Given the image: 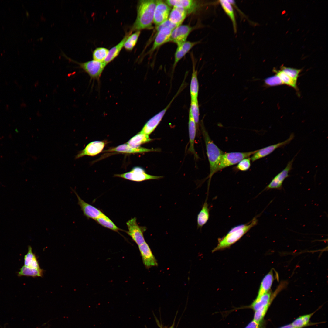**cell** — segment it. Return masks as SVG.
<instances>
[{"label":"cell","mask_w":328,"mask_h":328,"mask_svg":"<svg viewBox=\"0 0 328 328\" xmlns=\"http://www.w3.org/2000/svg\"><path fill=\"white\" fill-rule=\"evenodd\" d=\"M156 5V0H141L138 1L137 17L131 31H140L152 28Z\"/></svg>","instance_id":"cell-1"},{"label":"cell","mask_w":328,"mask_h":328,"mask_svg":"<svg viewBox=\"0 0 328 328\" xmlns=\"http://www.w3.org/2000/svg\"><path fill=\"white\" fill-rule=\"evenodd\" d=\"M257 217H254L247 223L238 225L232 228L226 235L218 239L217 246L212 250V252L228 248L236 242L252 228L257 224L258 222Z\"/></svg>","instance_id":"cell-2"},{"label":"cell","mask_w":328,"mask_h":328,"mask_svg":"<svg viewBox=\"0 0 328 328\" xmlns=\"http://www.w3.org/2000/svg\"><path fill=\"white\" fill-rule=\"evenodd\" d=\"M201 130L205 142L207 153L209 162V185L213 175L216 173L218 165L224 153L214 143L204 127L201 124Z\"/></svg>","instance_id":"cell-3"},{"label":"cell","mask_w":328,"mask_h":328,"mask_svg":"<svg viewBox=\"0 0 328 328\" xmlns=\"http://www.w3.org/2000/svg\"><path fill=\"white\" fill-rule=\"evenodd\" d=\"M69 60L75 63L89 76L91 79L98 81L107 64L103 62L94 60L81 63L77 62L65 56Z\"/></svg>","instance_id":"cell-4"},{"label":"cell","mask_w":328,"mask_h":328,"mask_svg":"<svg viewBox=\"0 0 328 328\" xmlns=\"http://www.w3.org/2000/svg\"><path fill=\"white\" fill-rule=\"evenodd\" d=\"M256 151L224 153L218 165L216 172L226 167L238 163L244 159L249 158Z\"/></svg>","instance_id":"cell-5"},{"label":"cell","mask_w":328,"mask_h":328,"mask_svg":"<svg viewBox=\"0 0 328 328\" xmlns=\"http://www.w3.org/2000/svg\"><path fill=\"white\" fill-rule=\"evenodd\" d=\"M114 176L138 182L152 179H159L163 178V176H161L148 174L143 168L139 167H135L129 172L121 174H115Z\"/></svg>","instance_id":"cell-6"},{"label":"cell","mask_w":328,"mask_h":328,"mask_svg":"<svg viewBox=\"0 0 328 328\" xmlns=\"http://www.w3.org/2000/svg\"><path fill=\"white\" fill-rule=\"evenodd\" d=\"M126 224L128 231H125V232L138 246L145 241L144 233L146 230L147 228L145 226H139L135 217L129 220Z\"/></svg>","instance_id":"cell-7"},{"label":"cell","mask_w":328,"mask_h":328,"mask_svg":"<svg viewBox=\"0 0 328 328\" xmlns=\"http://www.w3.org/2000/svg\"><path fill=\"white\" fill-rule=\"evenodd\" d=\"M180 91V90L178 91V92L166 108L152 117L146 122L141 131L139 132V133L149 135L155 130L162 120L173 100Z\"/></svg>","instance_id":"cell-8"},{"label":"cell","mask_w":328,"mask_h":328,"mask_svg":"<svg viewBox=\"0 0 328 328\" xmlns=\"http://www.w3.org/2000/svg\"><path fill=\"white\" fill-rule=\"evenodd\" d=\"M294 158V157L289 162L284 169L277 174L272 179L263 191L272 189L280 190L282 189L284 181L286 178L289 176V173L292 169Z\"/></svg>","instance_id":"cell-9"},{"label":"cell","mask_w":328,"mask_h":328,"mask_svg":"<svg viewBox=\"0 0 328 328\" xmlns=\"http://www.w3.org/2000/svg\"><path fill=\"white\" fill-rule=\"evenodd\" d=\"M193 29L192 27L186 25L176 27L172 31L168 42H173L177 46L182 44L186 41Z\"/></svg>","instance_id":"cell-10"},{"label":"cell","mask_w":328,"mask_h":328,"mask_svg":"<svg viewBox=\"0 0 328 328\" xmlns=\"http://www.w3.org/2000/svg\"><path fill=\"white\" fill-rule=\"evenodd\" d=\"M294 137V134L292 133L287 139L283 142L257 150L256 152L250 158L251 160L253 162L268 155L276 149L279 148L283 147L289 143L293 139Z\"/></svg>","instance_id":"cell-11"},{"label":"cell","mask_w":328,"mask_h":328,"mask_svg":"<svg viewBox=\"0 0 328 328\" xmlns=\"http://www.w3.org/2000/svg\"><path fill=\"white\" fill-rule=\"evenodd\" d=\"M77 198L78 204L80 208L84 215L88 219L95 220L104 214L101 210L85 202L78 195L76 191L72 189Z\"/></svg>","instance_id":"cell-12"},{"label":"cell","mask_w":328,"mask_h":328,"mask_svg":"<svg viewBox=\"0 0 328 328\" xmlns=\"http://www.w3.org/2000/svg\"><path fill=\"white\" fill-rule=\"evenodd\" d=\"M171 11L170 7L162 0H156L153 23L157 26L168 19Z\"/></svg>","instance_id":"cell-13"},{"label":"cell","mask_w":328,"mask_h":328,"mask_svg":"<svg viewBox=\"0 0 328 328\" xmlns=\"http://www.w3.org/2000/svg\"><path fill=\"white\" fill-rule=\"evenodd\" d=\"M106 143L102 141H94L88 144L82 150L80 151L76 155L75 159H78L84 156H94L100 153L103 149Z\"/></svg>","instance_id":"cell-14"},{"label":"cell","mask_w":328,"mask_h":328,"mask_svg":"<svg viewBox=\"0 0 328 328\" xmlns=\"http://www.w3.org/2000/svg\"><path fill=\"white\" fill-rule=\"evenodd\" d=\"M143 263L147 268L158 265L157 261L146 242L138 246Z\"/></svg>","instance_id":"cell-15"},{"label":"cell","mask_w":328,"mask_h":328,"mask_svg":"<svg viewBox=\"0 0 328 328\" xmlns=\"http://www.w3.org/2000/svg\"><path fill=\"white\" fill-rule=\"evenodd\" d=\"M165 2L169 7H177L183 8L188 14H190L200 6L197 1L194 0H167Z\"/></svg>","instance_id":"cell-16"},{"label":"cell","mask_w":328,"mask_h":328,"mask_svg":"<svg viewBox=\"0 0 328 328\" xmlns=\"http://www.w3.org/2000/svg\"><path fill=\"white\" fill-rule=\"evenodd\" d=\"M158 149H148L141 147L134 148L130 146L127 144H123L116 147L110 149L105 152H117L123 153H143L150 152L159 151Z\"/></svg>","instance_id":"cell-17"},{"label":"cell","mask_w":328,"mask_h":328,"mask_svg":"<svg viewBox=\"0 0 328 328\" xmlns=\"http://www.w3.org/2000/svg\"><path fill=\"white\" fill-rule=\"evenodd\" d=\"M171 28L165 27L157 32L153 45L149 51L151 53L163 44L168 42L171 33L173 30Z\"/></svg>","instance_id":"cell-18"},{"label":"cell","mask_w":328,"mask_h":328,"mask_svg":"<svg viewBox=\"0 0 328 328\" xmlns=\"http://www.w3.org/2000/svg\"><path fill=\"white\" fill-rule=\"evenodd\" d=\"M199 42L186 41L177 46L174 55V60L173 69H174L179 61Z\"/></svg>","instance_id":"cell-19"},{"label":"cell","mask_w":328,"mask_h":328,"mask_svg":"<svg viewBox=\"0 0 328 328\" xmlns=\"http://www.w3.org/2000/svg\"><path fill=\"white\" fill-rule=\"evenodd\" d=\"M170 11L168 19L176 27L180 25L186 18L187 13L181 8L173 7Z\"/></svg>","instance_id":"cell-20"},{"label":"cell","mask_w":328,"mask_h":328,"mask_svg":"<svg viewBox=\"0 0 328 328\" xmlns=\"http://www.w3.org/2000/svg\"><path fill=\"white\" fill-rule=\"evenodd\" d=\"M188 130L189 137L190 146L188 151L193 154L194 157L197 158L198 155L194 148V140L196 131V127L194 119L192 114L189 112Z\"/></svg>","instance_id":"cell-21"},{"label":"cell","mask_w":328,"mask_h":328,"mask_svg":"<svg viewBox=\"0 0 328 328\" xmlns=\"http://www.w3.org/2000/svg\"><path fill=\"white\" fill-rule=\"evenodd\" d=\"M273 270L271 269L263 278L260 285L256 299H258L269 291L274 280Z\"/></svg>","instance_id":"cell-22"},{"label":"cell","mask_w":328,"mask_h":328,"mask_svg":"<svg viewBox=\"0 0 328 328\" xmlns=\"http://www.w3.org/2000/svg\"><path fill=\"white\" fill-rule=\"evenodd\" d=\"M132 32L130 31L127 33L119 43L109 50L108 56L104 61L106 64L112 61L118 56L124 47L126 40Z\"/></svg>","instance_id":"cell-23"},{"label":"cell","mask_w":328,"mask_h":328,"mask_svg":"<svg viewBox=\"0 0 328 328\" xmlns=\"http://www.w3.org/2000/svg\"><path fill=\"white\" fill-rule=\"evenodd\" d=\"M223 10L231 19L234 32L237 31V25L232 5L228 0H221L218 1Z\"/></svg>","instance_id":"cell-24"},{"label":"cell","mask_w":328,"mask_h":328,"mask_svg":"<svg viewBox=\"0 0 328 328\" xmlns=\"http://www.w3.org/2000/svg\"><path fill=\"white\" fill-rule=\"evenodd\" d=\"M197 71L193 63L192 73L190 81V93L191 100L198 99L199 85L197 78Z\"/></svg>","instance_id":"cell-25"},{"label":"cell","mask_w":328,"mask_h":328,"mask_svg":"<svg viewBox=\"0 0 328 328\" xmlns=\"http://www.w3.org/2000/svg\"><path fill=\"white\" fill-rule=\"evenodd\" d=\"M24 265L33 269H41L36 256L32 252L30 246H28V252L24 256Z\"/></svg>","instance_id":"cell-26"},{"label":"cell","mask_w":328,"mask_h":328,"mask_svg":"<svg viewBox=\"0 0 328 328\" xmlns=\"http://www.w3.org/2000/svg\"><path fill=\"white\" fill-rule=\"evenodd\" d=\"M207 202V198L206 200L202 209L197 215V228H201L207 222L210 216L209 209Z\"/></svg>","instance_id":"cell-27"},{"label":"cell","mask_w":328,"mask_h":328,"mask_svg":"<svg viewBox=\"0 0 328 328\" xmlns=\"http://www.w3.org/2000/svg\"><path fill=\"white\" fill-rule=\"evenodd\" d=\"M152 140L149 138V135L139 132L131 138L127 142V144L131 147L137 148Z\"/></svg>","instance_id":"cell-28"},{"label":"cell","mask_w":328,"mask_h":328,"mask_svg":"<svg viewBox=\"0 0 328 328\" xmlns=\"http://www.w3.org/2000/svg\"><path fill=\"white\" fill-rule=\"evenodd\" d=\"M98 224L102 226L114 231L118 232L119 231H124L118 228L115 224L105 214L95 220Z\"/></svg>","instance_id":"cell-29"},{"label":"cell","mask_w":328,"mask_h":328,"mask_svg":"<svg viewBox=\"0 0 328 328\" xmlns=\"http://www.w3.org/2000/svg\"><path fill=\"white\" fill-rule=\"evenodd\" d=\"M43 270L42 269H33L24 265L20 268L19 271L18 272V275L19 276H25L33 277H42L43 276Z\"/></svg>","instance_id":"cell-30"},{"label":"cell","mask_w":328,"mask_h":328,"mask_svg":"<svg viewBox=\"0 0 328 328\" xmlns=\"http://www.w3.org/2000/svg\"><path fill=\"white\" fill-rule=\"evenodd\" d=\"M274 71L276 74L279 77L283 84L292 87L297 91L298 90L297 85V80L292 78L281 70H274Z\"/></svg>","instance_id":"cell-31"},{"label":"cell","mask_w":328,"mask_h":328,"mask_svg":"<svg viewBox=\"0 0 328 328\" xmlns=\"http://www.w3.org/2000/svg\"><path fill=\"white\" fill-rule=\"evenodd\" d=\"M141 33L140 31H136L131 34L126 40L124 47L128 51L131 50L136 45Z\"/></svg>","instance_id":"cell-32"},{"label":"cell","mask_w":328,"mask_h":328,"mask_svg":"<svg viewBox=\"0 0 328 328\" xmlns=\"http://www.w3.org/2000/svg\"><path fill=\"white\" fill-rule=\"evenodd\" d=\"M189 112L193 116L196 124V129H198L200 114L198 99L191 100Z\"/></svg>","instance_id":"cell-33"},{"label":"cell","mask_w":328,"mask_h":328,"mask_svg":"<svg viewBox=\"0 0 328 328\" xmlns=\"http://www.w3.org/2000/svg\"><path fill=\"white\" fill-rule=\"evenodd\" d=\"M108 52V50L105 48H97L93 52V59L98 61L103 62L107 57Z\"/></svg>","instance_id":"cell-34"},{"label":"cell","mask_w":328,"mask_h":328,"mask_svg":"<svg viewBox=\"0 0 328 328\" xmlns=\"http://www.w3.org/2000/svg\"><path fill=\"white\" fill-rule=\"evenodd\" d=\"M313 313L301 316L295 320L292 323L295 328H302L307 325Z\"/></svg>","instance_id":"cell-35"},{"label":"cell","mask_w":328,"mask_h":328,"mask_svg":"<svg viewBox=\"0 0 328 328\" xmlns=\"http://www.w3.org/2000/svg\"><path fill=\"white\" fill-rule=\"evenodd\" d=\"M281 70L296 80H297V78L299 77V74L301 71V69H297L287 67L283 66H281Z\"/></svg>","instance_id":"cell-36"},{"label":"cell","mask_w":328,"mask_h":328,"mask_svg":"<svg viewBox=\"0 0 328 328\" xmlns=\"http://www.w3.org/2000/svg\"><path fill=\"white\" fill-rule=\"evenodd\" d=\"M264 81L265 84L268 86H275L283 84L279 77L276 74L265 78Z\"/></svg>","instance_id":"cell-37"},{"label":"cell","mask_w":328,"mask_h":328,"mask_svg":"<svg viewBox=\"0 0 328 328\" xmlns=\"http://www.w3.org/2000/svg\"><path fill=\"white\" fill-rule=\"evenodd\" d=\"M269 305H267L255 311L253 320L260 323L262 322L263 319Z\"/></svg>","instance_id":"cell-38"},{"label":"cell","mask_w":328,"mask_h":328,"mask_svg":"<svg viewBox=\"0 0 328 328\" xmlns=\"http://www.w3.org/2000/svg\"><path fill=\"white\" fill-rule=\"evenodd\" d=\"M251 166V159L248 158L241 160L236 166V168L239 170L245 171L250 168Z\"/></svg>","instance_id":"cell-39"},{"label":"cell","mask_w":328,"mask_h":328,"mask_svg":"<svg viewBox=\"0 0 328 328\" xmlns=\"http://www.w3.org/2000/svg\"><path fill=\"white\" fill-rule=\"evenodd\" d=\"M245 328H265V327L262 322L259 323L253 320Z\"/></svg>","instance_id":"cell-40"},{"label":"cell","mask_w":328,"mask_h":328,"mask_svg":"<svg viewBox=\"0 0 328 328\" xmlns=\"http://www.w3.org/2000/svg\"><path fill=\"white\" fill-rule=\"evenodd\" d=\"M279 328H295L294 327L292 324H290L288 325H286L283 326Z\"/></svg>","instance_id":"cell-41"},{"label":"cell","mask_w":328,"mask_h":328,"mask_svg":"<svg viewBox=\"0 0 328 328\" xmlns=\"http://www.w3.org/2000/svg\"><path fill=\"white\" fill-rule=\"evenodd\" d=\"M174 328V327H173V325H172V328Z\"/></svg>","instance_id":"cell-42"},{"label":"cell","mask_w":328,"mask_h":328,"mask_svg":"<svg viewBox=\"0 0 328 328\" xmlns=\"http://www.w3.org/2000/svg\"><path fill=\"white\" fill-rule=\"evenodd\" d=\"M172 328V326H171V327H170V328Z\"/></svg>","instance_id":"cell-43"}]
</instances>
